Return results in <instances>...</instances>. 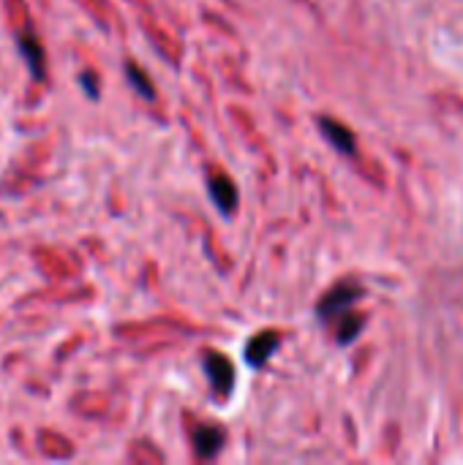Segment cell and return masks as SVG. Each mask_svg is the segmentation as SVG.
I'll return each mask as SVG.
<instances>
[{
	"mask_svg": "<svg viewBox=\"0 0 463 465\" xmlns=\"http://www.w3.org/2000/svg\"><path fill=\"white\" fill-rule=\"evenodd\" d=\"M79 82H82V87L87 90V95H90V98H96V95H98V84H96V79H93L90 74H82V79H79Z\"/></svg>",
	"mask_w": 463,
	"mask_h": 465,
	"instance_id": "10",
	"label": "cell"
},
{
	"mask_svg": "<svg viewBox=\"0 0 463 465\" xmlns=\"http://www.w3.org/2000/svg\"><path fill=\"white\" fill-rule=\"evenodd\" d=\"M336 324H338V343H341V346H349V343L360 335V330L366 327V319H363L360 313H352V311H349V313H344Z\"/></svg>",
	"mask_w": 463,
	"mask_h": 465,
	"instance_id": "8",
	"label": "cell"
},
{
	"mask_svg": "<svg viewBox=\"0 0 463 465\" xmlns=\"http://www.w3.org/2000/svg\"><path fill=\"white\" fill-rule=\"evenodd\" d=\"M16 46H19L22 57L27 60V65H30L33 76H35V79H44V49H41L38 38H35V35H25V33H22V35L16 38Z\"/></svg>",
	"mask_w": 463,
	"mask_h": 465,
	"instance_id": "7",
	"label": "cell"
},
{
	"mask_svg": "<svg viewBox=\"0 0 463 465\" xmlns=\"http://www.w3.org/2000/svg\"><path fill=\"white\" fill-rule=\"evenodd\" d=\"M126 76H128V82H131V87L145 98V101H153L156 98V87H153V82L145 76V71L139 68V65H134V63H126Z\"/></svg>",
	"mask_w": 463,
	"mask_h": 465,
	"instance_id": "9",
	"label": "cell"
},
{
	"mask_svg": "<svg viewBox=\"0 0 463 465\" xmlns=\"http://www.w3.org/2000/svg\"><path fill=\"white\" fill-rule=\"evenodd\" d=\"M319 128H322V134H325V139L338 150V153H344V155H352L355 150H357V142H355V134L347 128V125H341L338 120H333V117H322L319 120Z\"/></svg>",
	"mask_w": 463,
	"mask_h": 465,
	"instance_id": "5",
	"label": "cell"
},
{
	"mask_svg": "<svg viewBox=\"0 0 463 465\" xmlns=\"http://www.w3.org/2000/svg\"><path fill=\"white\" fill-rule=\"evenodd\" d=\"M281 335L278 332H259V335H254L251 341H248V346H246V365L248 368H262V365H267V360L276 354V349L281 346Z\"/></svg>",
	"mask_w": 463,
	"mask_h": 465,
	"instance_id": "3",
	"label": "cell"
},
{
	"mask_svg": "<svg viewBox=\"0 0 463 465\" xmlns=\"http://www.w3.org/2000/svg\"><path fill=\"white\" fill-rule=\"evenodd\" d=\"M210 199H213V204L224 213V215H232L235 210H237V188H235V183L226 177V174H216V177H210Z\"/></svg>",
	"mask_w": 463,
	"mask_h": 465,
	"instance_id": "4",
	"label": "cell"
},
{
	"mask_svg": "<svg viewBox=\"0 0 463 465\" xmlns=\"http://www.w3.org/2000/svg\"><path fill=\"white\" fill-rule=\"evenodd\" d=\"M205 373L210 379V387L216 392V398H229L232 395V387H235V368L232 362L224 357V354H216V351H207L205 354Z\"/></svg>",
	"mask_w": 463,
	"mask_h": 465,
	"instance_id": "2",
	"label": "cell"
},
{
	"mask_svg": "<svg viewBox=\"0 0 463 465\" xmlns=\"http://www.w3.org/2000/svg\"><path fill=\"white\" fill-rule=\"evenodd\" d=\"M224 447V430L216 425H199L194 430V450L202 460H213Z\"/></svg>",
	"mask_w": 463,
	"mask_h": 465,
	"instance_id": "6",
	"label": "cell"
},
{
	"mask_svg": "<svg viewBox=\"0 0 463 465\" xmlns=\"http://www.w3.org/2000/svg\"><path fill=\"white\" fill-rule=\"evenodd\" d=\"M360 300H363V286H357V283H341V286H336V289L319 302L317 316H319L322 324L338 322V319H341L344 313H349V311L355 308V302H360Z\"/></svg>",
	"mask_w": 463,
	"mask_h": 465,
	"instance_id": "1",
	"label": "cell"
}]
</instances>
